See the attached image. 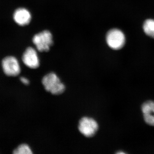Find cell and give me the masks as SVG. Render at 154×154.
I'll use <instances>...</instances> for the list:
<instances>
[{"mask_svg":"<svg viewBox=\"0 0 154 154\" xmlns=\"http://www.w3.org/2000/svg\"><path fill=\"white\" fill-rule=\"evenodd\" d=\"M42 84L45 90L53 95H60L65 90L64 85L54 73H50L44 76Z\"/></svg>","mask_w":154,"mask_h":154,"instance_id":"cell-1","label":"cell"},{"mask_svg":"<svg viewBox=\"0 0 154 154\" xmlns=\"http://www.w3.org/2000/svg\"><path fill=\"white\" fill-rule=\"evenodd\" d=\"M106 41L108 46L115 50L121 49L125 45V37L124 33L118 29H112L107 32Z\"/></svg>","mask_w":154,"mask_h":154,"instance_id":"cell-2","label":"cell"},{"mask_svg":"<svg viewBox=\"0 0 154 154\" xmlns=\"http://www.w3.org/2000/svg\"><path fill=\"white\" fill-rule=\"evenodd\" d=\"M33 42L40 52L48 51L53 43L52 34L48 30H44L33 36Z\"/></svg>","mask_w":154,"mask_h":154,"instance_id":"cell-3","label":"cell"},{"mask_svg":"<svg viewBox=\"0 0 154 154\" xmlns=\"http://www.w3.org/2000/svg\"><path fill=\"white\" fill-rule=\"evenodd\" d=\"M99 128L97 122L92 118L84 117L80 119L79 129L85 137H91L96 134Z\"/></svg>","mask_w":154,"mask_h":154,"instance_id":"cell-4","label":"cell"},{"mask_svg":"<svg viewBox=\"0 0 154 154\" xmlns=\"http://www.w3.org/2000/svg\"><path fill=\"white\" fill-rule=\"evenodd\" d=\"M2 66L4 72L9 76H17L20 74L21 68L16 57H7L3 59Z\"/></svg>","mask_w":154,"mask_h":154,"instance_id":"cell-5","label":"cell"},{"mask_svg":"<svg viewBox=\"0 0 154 154\" xmlns=\"http://www.w3.org/2000/svg\"><path fill=\"white\" fill-rule=\"evenodd\" d=\"M22 59L25 65L30 69H36L39 66L38 55L33 48L29 47L26 49L22 56Z\"/></svg>","mask_w":154,"mask_h":154,"instance_id":"cell-6","label":"cell"},{"mask_svg":"<svg viewBox=\"0 0 154 154\" xmlns=\"http://www.w3.org/2000/svg\"><path fill=\"white\" fill-rule=\"evenodd\" d=\"M14 21L20 26L28 25L31 19V16L29 11L24 8H19L16 10L14 14Z\"/></svg>","mask_w":154,"mask_h":154,"instance_id":"cell-7","label":"cell"},{"mask_svg":"<svg viewBox=\"0 0 154 154\" xmlns=\"http://www.w3.org/2000/svg\"><path fill=\"white\" fill-rule=\"evenodd\" d=\"M145 121L149 125L154 126V102L148 101L142 107Z\"/></svg>","mask_w":154,"mask_h":154,"instance_id":"cell-8","label":"cell"},{"mask_svg":"<svg viewBox=\"0 0 154 154\" xmlns=\"http://www.w3.org/2000/svg\"><path fill=\"white\" fill-rule=\"evenodd\" d=\"M143 28L146 35L154 38V19L146 20L144 22Z\"/></svg>","mask_w":154,"mask_h":154,"instance_id":"cell-9","label":"cell"},{"mask_svg":"<svg viewBox=\"0 0 154 154\" xmlns=\"http://www.w3.org/2000/svg\"><path fill=\"white\" fill-rule=\"evenodd\" d=\"M33 152L30 147L26 144H22L20 145L16 149L14 150V154H32Z\"/></svg>","mask_w":154,"mask_h":154,"instance_id":"cell-10","label":"cell"},{"mask_svg":"<svg viewBox=\"0 0 154 154\" xmlns=\"http://www.w3.org/2000/svg\"><path fill=\"white\" fill-rule=\"evenodd\" d=\"M20 80H21V82H22L23 84H25V85H28V84H29V82H30L28 79L25 78V77H21V78H20Z\"/></svg>","mask_w":154,"mask_h":154,"instance_id":"cell-11","label":"cell"}]
</instances>
